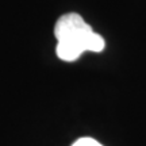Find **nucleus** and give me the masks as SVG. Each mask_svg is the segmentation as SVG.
I'll list each match as a JSON object with an SVG mask.
<instances>
[{"instance_id":"nucleus-2","label":"nucleus","mask_w":146,"mask_h":146,"mask_svg":"<svg viewBox=\"0 0 146 146\" xmlns=\"http://www.w3.org/2000/svg\"><path fill=\"white\" fill-rule=\"evenodd\" d=\"M72 146H103L100 142H98L94 138H89V137H85V138H80L74 142Z\"/></svg>"},{"instance_id":"nucleus-1","label":"nucleus","mask_w":146,"mask_h":146,"mask_svg":"<svg viewBox=\"0 0 146 146\" xmlns=\"http://www.w3.org/2000/svg\"><path fill=\"white\" fill-rule=\"evenodd\" d=\"M54 35L57 38L56 53L60 60L72 62L84 52H103L106 42L103 36L95 33L81 16L74 12L62 15L56 23Z\"/></svg>"}]
</instances>
